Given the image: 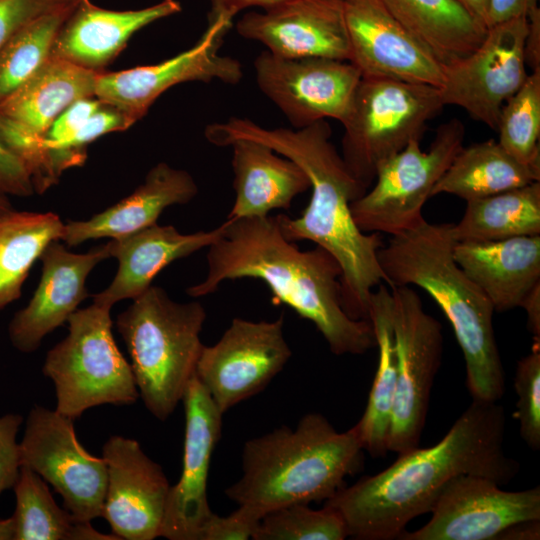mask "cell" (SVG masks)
<instances>
[{
  "instance_id": "30bf717a",
  "label": "cell",
  "mask_w": 540,
  "mask_h": 540,
  "mask_svg": "<svg viewBox=\"0 0 540 540\" xmlns=\"http://www.w3.org/2000/svg\"><path fill=\"white\" fill-rule=\"evenodd\" d=\"M391 293L397 378L388 451L401 454L419 447L441 365L443 333L411 286H393Z\"/></svg>"
},
{
  "instance_id": "d6986e66",
  "label": "cell",
  "mask_w": 540,
  "mask_h": 540,
  "mask_svg": "<svg viewBox=\"0 0 540 540\" xmlns=\"http://www.w3.org/2000/svg\"><path fill=\"white\" fill-rule=\"evenodd\" d=\"M107 483L102 517L118 539L160 537L170 484L161 466L140 444L111 436L103 446Z\"/></svg>"
},
{
  "instance_id": "2e32d148",
  "label": "cell",
  "mask_w": 540,
  "mask_h": 540,
  "mask_svg": "<svg viewBox=\"0 0 540 540\" xmlns=\"http://www.w3.org/2000/svg\"><path fill=\"white\" fill-rule=\"evenodd\" d=\"M420 529L402 540H496L507 527L540 520V487L505 491L492 479L459 475L442 489Z\"/></svg>"
},
{
  "instance_id": "484cf974",
  "label": "cell",
  "mask_w": 540,
  "mask_h": 540,
  "mask_svg": "<svg viewBox=\"0 0 540 540\" xmlns=\"http://www.w3.org/2000/svg\"><path fill=\"white\" fill-rule=\"evenodd\" d=\"M197 193L190 173L158 163L129 196L88 220L65 223L61 240L71 247L91 239H115L134 233L157 223L166 208L186 204Z\"/></svg>"
},
{
  "instance_id": "6da1fadb",
  "label": "cell",
  "mask_w": 540,
  "mask_h": 540,
  "mask_svg": "<svg viewBox=\"0 0 540 540\" xmlns=\"http://www.w3.org/2000/svg\"><path fill=\"white\" fill-rule=\"evenodd\" d=\"M506 416L497 402L472 400L435 445L399 454L383 471L343 487L325 505L343 518L348 536L399 539L415 517L431 511L444 486L459 475L509 483L519 463L504 450Z\"/></svg>"
},
{
  "instance_id": "d4e9b609",
  "label": "cell",
  "mask_w": 540,
  "mask_h": 540,
  "mask_svg": "<svg viewBox=\"0 0 540 540\" xmlns=\"http://www.w3.org/2000/svg\"><path fill=\"white\" fill-rule=\"evenodd\" d=\"M453 258L497 312L521 307L540 283V235L457 241Z\"/></svg>"
},
{
  "instance_id": "ba28073f",
  "label": "cell",
  "mask_w": 540,
  "mask_h": 540,
  "mask_svg": "<svg viewBox=\"0 0 540 540\" xmlns=\"http://www.w3.org/2000/svg\"><path fill=\"white\" fill-rule=\"evenodd\" d=\"M439 88L382 77H362L344 127L342 158L367 191L378 166L421 140L427 122L444 107Z\"/></svg>"
},
{
  "instance_id": "44dd1931",
  "label": "cell",
  "mask_w": 540,
  "mask_h": 540,
  "mask_svg": "<svg viewBox=\"0 0 540 540\" xmlns=\"http://www.w3.org/2000/svg\"><path fill=\"white\" fill-rule=\"evenodd\" d=\"M235 29L279 57L350 61L344 0H288L245 13Z\"/></svg>"
},
{
  "instance_id": "7bdbcfd3",
  "label": "cell",
  "mask_w": 540,
  "mask_h": 540,
  "mask_svg": "<svg viewBox=\"0 0 540 540\" xmlns=\"http://www.w3.org/2000/svg\"><path fill=\"white\" fill-rule=\"evenodd\" d=\"M34 192L26 167L0 140V194L29 197Z\"/></svg>"
},
{
  "instance_id": "7c38bea8",
  "label": "cell",
  "mask_w": 540,
  "mask_h": 540,
  "mask_svg": "<svg viewBox=\"0 0 540 540\" xmlns=\"http://www.w3.org/2000/svg\"><path fill=\"white\" fill-rule=\"evenodd\" d=\"M232 22L233 18L226 15L209 16L199 40L172 58L121 71H99L95 97L136 123L159 96L175 85L215 80L238 84L243 76L241 63L219 52Z\"/></svg>"
},
{
  "instance_id": "52a82bcc",
  "label": "cell",
  "mask_w": 540,
  "mask_h": 540,
  "mask_svg": "<svg viewBox=\"0 0 540 540\" xmlns=\"http://www.w3.org/2000/svg\"><path fill=\"white\" fill-rule=\"evenodd\" d=\"M111 308L93 303L67 320V336L50 349L43 374L55 386L56 411L73 420L103 405H128L138 397L129 361L112 333Z\"/></svg>"
},
{
  "instance_id": "8fae6325",
  "label": "cell",
  "mask_w": 540,
  "mask_h": 540,
  "mask_svg": "<svg viewBox=\"0 0 540 540\" xmlns=\"http://www.w3.org/2000/svg\"><path fill=\"white\" fill-rule=\"evenodd\" d=\"M19 444L21 466L51 484L76 520L91 522L102 517L106 462L80 444L73 419L35 405L28 413Z\"/></svg>"
},
{
  "instance_id": "9a60e30c",
  "label": "cell",
  "mask_w": 540,
  "mask_h": 540,
  "mask_svg": "<svg viewBox=\"0 0 540 540\" xmlns=\"http://www.w3.org/2000/svg\"><path fill=\"white\" fill-rule=\"evenodd\" d=\"M256 82L294 129L332 118L342 123L362 78L350 61L283 58L262 51L254 60Z\"/></svg>"
},
{
  "instance_id": "603a6c76",
  "label": "cell",
  "mask_w": 540,
  "mask_h": 540,
  "mask_svg": "<svg viewBox=\"0 0 540 540\" xmlns=\"http://www.w3.org/2000/svg\"><path fill=\"white\" fill-rule=\"evenodd\" d=\"M226 221L209 231L184 234L171 225L157 223L134 233L110 239L107 250L118 261L112 282L93 296V303L112 308L124 299H136L156 275L177 259L209 247L224 233Z\"/></svg>"
},
{
  "instance_id": "8992f818",
  "label": "cell",
  "mask_w": 540,
  "mask_h": 540,
  "mask_svg": "<svg viewBox=\"0 0 540 540\" xmlns=\"http://www.w3.org/2000/svg\"><path fill=\"white\" fill-rule=\"evenodd\" d=\"M206 316L199 302H176L151 285L117 317L139 397L161 421L173 413L195 376Z\"/></svg>"
},
{
  "instance_id": "e0dca14e",
  "label": "cell",
  "mask_w": 540,
  "mask_h": 540,
  "mask_svg": "<svg viewBox=\"0 0 540 540\" xmlns=\"http://www.w3.org/2000/svg\"><path fill=\"white\" fill-rule=\"evenodd\" d=\"M99 71L51 56L21 87L0 102V140L30 176L43 167L38 146L53 121L73 102L95 97Z\"/></svg>"
},
{
  "instance_id": "7a4b0ae2",
  "label": "cell",
  "mask_w": 540,
  "mask_h": 540,
  "mask_svg": "<svg viewBox=\"0 0 540 540\" xmlns=\"http://www.w3.org/2000/svg\"><path fill=\"white\" fill-rule=\"evenodd\" d=\"M326 120L300 129H267L246 118L231 117L209 124L205 136L217 146L238 139L256 141L291 159L306 173L312 191L302 215H276L284 237L308 240L329 252L339 263L342 304L353 319L369 320L370 298L382 283L388 285L378 259L380 233H365L356 225L351 203L366 191L350 173L330 141Z\"/></svg>"
},
{
  "instance_id": "f1b7e54d",
  "label": "cell",
  "mask_w": 540,
  "mask_h": 540,
  "mask_svg": "<svg viewBox=\"0 0 540 540\" xmlns=\"http://www.w3.org/2000/svg\"><path fill=\"white\" fill-rule=\"evenodd\" d=\"M386 285L377 286L370 298L369 321L374 330L379 360L365 411L353 426L363 450L373 458L384 457L388 452L397 378L392 293Z\"/></svg>"
},
{
  "instance_id": "ab89813d",
  "label": "cell",
  "mask_w": 540,
  "mask_h": 540,
  "mask_svg": "<svg viewBox=\"0 0 540 540\" xmlns=\"http://www.w3.org/2000/svg\"><path fill=\"white\" fill-rule=\"evenodd\" d=\"M22 423L20 414L0 416V496L4 491L13 489L19 476L21 459L17 435Z\"/></svg>"
},
{
  "instance_id": "83f0119b",
  "label": "cell",
  "mask_w": 540,
  "mask_h": 540,
  "mask_svg": "<svg viewBox=\"0 0 540 540\" xmlns=\"http://www.w3.org/2000/svg\"><path fill=\"white\" fill-rule=\"evenodd\" d=\"M389 13L444 67L471 54L488 27L457 0H381Z\"/></svg>"
},
{
  "instance_id": "8d00e7d4",
  "label": "cell",
  "mask_w": 540,
  "mask_h": 540,
  "mask_svg": "<svg viewBox=\"0 0 540 540\" xmlns=\"http://www.w3.org/2000/svg\"><path fill=\"white\" fill-rule=\"evenodd\" d=\"M133 124L135 123L121 111L102 104L74 134L48 143L42 142L40 138L38 145L46 157L54 183L59 181L65 170L85 163L88 144L105 134L125 131Z\"/></svg>"
},
{
  "instance_id": "74e56055",
  "label": "cell",
  "mask_w": 540,
  "mask_h": 540,
  "mask_svg": "<svg viewBox=\"0 0 540 540\" xmlns=\"http://www.w3.org/2000/svg\"><path fill=\"white\" fill-rule=\"evenodd\" d=\"M514 388L517 394L514 418L518 420L520 435L532 449L540 448V347L534 343L532 351L521 358L516 367Z\"/></svg>"
},
{
  "instance_id": "cb8c5ba5",
  "label": "cell",
  "mask_w": 540,
  "mask_h": 540,
  "mask_svg": "<svg viewBox=\"0 0 540 540\" xmlns=\"http://www.w3.org/2000/svg\"><path fill=\"white\" fill-rule=\"evenodd\" d=\"M178 0H162L135 10H110L80 0L61 27L52 56L102 71L124 49L134 33L181 11Z\"/></svg>"
},
{
  "instance_id": "5b68a950",
  "label": "cell",
  "mask_w": 540,
  "mask_h": 540,
  "mask_svg": "<svg viewBox=\"0 0 540 540\" xmlns=\"http://www.w3.org/2000/svg\"><path fill=\"white\" fill-rule=\"evenodd\" d=\"M355 429L337 431L319 413L245 442L242 475L226 496L258 518L296 503L326 501L363 465Z\"/></svg>"
},
{
  "instance_id": "d590c367",
  "label": "cell",
  "mask_w": 540,
  "mask_h": 540,
  "mask_svg": "<svg viewBox=\"0 0 540 540\" xmlns=\"http://www.w3.org/2000/svg\"><path fill=\"white\" fill-rule=\"evenodd\" d=\"M346 524L334 509L314 510L296 503L265 514L253 535L254 540H343Z\"/></svg>"
},
{
  "instance_id": "60d3db41",
  "label": "cell",
  "mask_w": 540,
  "mask_h": 540,
  "mask_svg": "<svg viewBox=\"0 0 540 540\" xmlns=\"http://www.w3.org/2000/svg\"><path fill=\"white\" fill-rule=\"evenodd\" d=\"M260 520L240 506L228 516L213 513L204 527L201 540L252 539Z\"/></svg>"
},
{
  "instance_id": "f35d334b",
  "label": "cell",
  "mask_w": 540,
  "mask_h": 540,
  "mask_svg": "<svg viewBox=\"0 0 540 540\" xmlns=\"http://www.w3.org/2000/svg\"><path fill=\"white\" fill-rule=\"evenodd\" d=\"M80 0H0V49L23 26L57 9Z\"/></svg>"
},
{
  "instance_id": "c3c4849f",
  "label": "cell",
  "mask_w": 540,
  "mask_h": 540,
  "mask_svg": "<svg viewBox=\"0 0 540 540\" xmlns=\"http://www.w3.org/2000/svg\"><path fill=\"white\" fill-rule=\"evenodd\" d=\"M540 538V520L515 523L498 536L497 540H538Z\"/></svg>"
},
{
  "instance_id": "ac0fdd59",
  "label": "cell",
  "mask_w": 540,
  "mask_h": 540,
  "mask_svg": "<svg viewBox=\"0 0 540 540\" xmlns=\"http://www.w3.org/2000/svg\"><path fill=\"white\" fill-rule=\"evenodd\" d=\"M182 401V473L179 481L170 486L160 536L169 540H201L213 514L207 499V482L212 453L221 437L223 413L196 376L190 380Z\"/></svg>"
},
{
  "instance_id": "4dcf8cb0",
  "label": "cell",
  "mask_w": 540,
  "mask_h": 540,
  "mask_svg": "<svg viewBox=\"0 0 540 540\" xmlns=\"http://www.w3.org/2000/svg\"><path fill=\"white\" fill-rule=\"evenodd\" d=\"M64 225L52 212L0 214V310L20 298L32 265L51 242L62 239Z\"/></svg>"
},
{
  "instance_id": "f907efd6",
  "label": "cell",
  "mask_w": 540,
  "mask_h": 540,
  "mask_svg": "<svg viewBox=\"0 0 540 540\" xmlns=\"http://www.w3.org/2000/svg\"><path fill=\"white\" fill-rule=\"evenodd\" d=\"M15 521L13 516L0 519V540H15Z\"/></svg>"
},
{
  "instance_id": "ee69618b",
  "label": "cell",
  "mask_w": 540,
  "mask_h": 540,
  "mask_svg": "<svg viewBox=\"0 0 540 540\" xmlns=\"http://www.w3.org/2000/svg\"><path fill=\"white\" fill-rule=\"evenodd\" d=\"M488 27L514 18L526 17L538 0H489Z\"/></svg>"
},
{
  "instance_id": "9c48e42d",
  "label": "cell",
  "mask_w": 540,
  "mask_h": 540,
  "mask_svg": "<svg viewBox=\"0 0 540 540\" xmlns=\"http://www.w3.org/2000/svg\"><path fill=\"white\" fill-rule=\"evenodd\" d=\"M464 137V124L453 118L437 128L427 151L413 140L381 163L373 188L350 205L359 229L393 236L419 224L424 204L463 147Z\"/></svg>"
},
{
  "instance_id": "bcb514c9",
  "label": "cell",
  "mask_w": 540,
  "mask_h": 540,
  "mask_svg": "<svg viewBox=\"0 0 540 540\" xmlns=\"http://www.w3.org/2000/svg\"><path fill=\"white\" fill-rule=\"evenodd\" d=\"M288 0H211L212 7L209 16L226 15L234 18L240 11L259 7L266 9Z\"/></svg>"
},
{
  "instance_id": "4fadbf2b",
  "label": "cell",
  "mask_w": 540,
  "mask_h": 540,
  "mask_svg": "<svg viewBox=\"0 0 540 540\" xmlns=\"http://www.w3.org/2000/svg\"><path fill=\"white\" fill-rule=\"evenodd\" d=\"M291 354L283 334L282 316L258 322L234 318L219 341L203 345L195 376L225 413L260 392L283 369Z\"/></svg>"
},
{
  "instance_id": "e575fe53",
  "label": "cell",
  "mask_w": 540,
  "mask_h": 540,
  "mask_svg": "<svg viewBox=\"0 0 540 540\" xmlns=\"http://www.w3.org/2000/svg\"><path fill=\"white\" fill-rule=\"evenodd\" d=\"M496 130L499 144L512 157L525 165L540 166V71L528 74L506 100Z\"/></svg>"
},
{
  "instance_id": "4316f807",
  "label": "cell",
  "mask_w": 540,
  "mask_h": 540,
  "mask_svg": "<svg viewBox=\"0 0 540 540\" xmlns=\"http://www.w3.org/2000/svg\"><path fill=\"white\" fill-rule=\"evenodd\" d=\"M235 200L227 219L263 217L288 209L293 199L310 188L302 168L265 144L233 141Z\"/></svg>"
},
{
  "instance_id": "816d5d0a",
  "label": "cell",
  "mask_w": 540,
  "mask_h": 540,
  "mask_svg": "<svg viewBox=\"0 0 540 540\" xmlns=\"http://www.w3.org/2000/svg\"><path fill=\"white\" fill-rule=\"evenodd\" d=\"M13 206L8 199V196L0 194V214L13 210Z\"/></svg>"
},
{
  "instance_id": "7dc6e473",
  "label": "cell",
  "mask_w": 540,
  "mask_h": 540,
  "mask_svg": "<svg viewBox=\"0 0 540 540\" xmlns=\"http://www.w3.org/2000/svg\"><path fill=\"white\" fill-rule=\"evenodd\" d=\"M527 315V328L533 336L534 343H540V283L526 296L522 305Z\"/></svg>"
},
{
  "instance_id": "681fc988",
  "label": "cell",
  "mask_w": 540,
  "mask_h": 540,
  "mask_svg": "<svg viewBox=\"0 0 540 540\" xmlns=\"http://www.w3.org/2000/svg\"><path fill=\"white\" fill-rule=\"evenodd\" d=\"M473 17L488 27L489 0H457Z\"/></svg>"
},
{
  "instance_id": "3957f363",
  "label": "cell",
  "mask_w": 540,
  "mask_h": 540,
  "mask_svg": "<svg viewBox=\"0 0 540 540\" xmlns=\"http://www.w3.org/2000/svg\"><path fill=\"white\" fill-rule=\"evenodd\" d=\"M207 264L205 279L187 288L189 296H207L225 280L259 279L274 301L316 326L332 353L360 355L376 347L371 322L343 308L337 260L320 246L300 250L284 237L276 215L227 219L223 235L208 247Z\"/></svg>"
},
{
  "instance_id": "ffe728a7",
  "label": "cell",
  "mask_w": 540,
  "mask_h": 540,
  "mask_svg": "<svg viewBox=\"0 0 540 540\" xmlns=\"http://www.w3.org/2000/svg\"><path fill=\"white\" fill-rule=\"evenodd\" d=\"M350 62L362 77L440 88L444 66L385 8L381 0H344Z\"/></svg>"
},
{
  "instance_id": "7402d4cb",
  "label": "cell",
  "mask_w": 540,
  "mask_h": 540,
  "mask_svg": "<svg viewBox=\"0 0 540 540\" xmlns=\"http://www.w3.org/2000/svg\"><path fill=\"white\" fill-rule=\"evenodd\" d=\"M109 257L106 244L79 254L70 252L59 240L51 242L40 257L42 271L37 289L8 325L12 346L22 353L37 350L44 337L67 322L88 296L89 274Z\"/></svg>"
},
{
  "instance_id": "d6a6232c",
  "label": "cell",
  "mask_w": 540,
  "mask_h": 540,
  "mask_svg": "<svg viewBox=\"0 0 540 540\" xmlns=\"http://www.w3.org/2000/svg\"><path fill=\"white\" fill-rule=\"evenodd\" d=\"M16 508L15 540H110L95 530L91 522H80L59 507L50 493L47 482L36 472L21 466L13 487Z\"/></svg>"
},
{
  "instance_id": "f546056e",
  "label": "cell",
  "mask_w": 540,
  "mask_h": 540,
  "mask_svg": "<svg viewBox=\"0 0 540 540\" xmlns=\"http://www.w3.org/2000/svg\"><path fill=\"white\" fill-rule=\"evenodd\" d=\"M540 181V166L525 165L494 139L462 147L436 183L432 196L446 193L465 201Z\"/></svg>"
},
{
  "instance_id": "277c9868",
  "label": "cell",
  "mask_w": 540,
  "mask_h": 540,
  "mask_svg": "<svg viewBox=\"0 0 540 540\" xmlns=\"http://www.w3.org/2000/svg\"><path fill=\"white\" fill-rule=\"evenodd\" d=\"M452 223H430L391 236L378 252L388 286H418L450 321L462 350L468 390L474 400L497 402L505 372L493 328L492 303L453 258Z\"/></svg>"
},
{
  "instance_id": "b9f144b4",
  "label": "cell",
  "mask_w": 540,
  "mask_h": 540,
  "mask_svg": "<svg viewBox=\"0 0 540 540\" xmlns=\"http://www.w3.org/2000/svg\"><path fill=\"white\" fill-rule=\"evenodd\" d=\"M102 104L96 97L82 98L73 102L53 121L40 140L46 143L54 142L74 134Z\"/></svg>"
},
{
  "instance_id": "836d02e7",
  "label": "cell",
  "mask_w": 540,
  "mask_h": 540,
  "mask_svg": "<svg viewBox=\"0 0 540 540\" xmlns=\"http://www.w3.org/2000/svg\"><path fill=\"white\" fill-rule=\"evenodd\" d=\"M76 5L35 18L0 49V102L28 81L52 56L56 37Z\"/></svg>"
},
{
  "instance_id": "f6af8a7d",
  "label": "cell",
  "mask_w": 540,
  "mask_h": 540,
  "mask_svg": "<svg viewBox=\"0 0 540 540\" xmlns=\"http://www.w3.org/2000/svg\"><path fill=\"white\" fill-rule=\"evenodd\" d=\"M527 32L524 41V60L532 72L540 71V9L532 8L526 16Z\"/></svg>"
},
{
  "instance_id": "1f68e13d",
  "label": "cell",
  "mask_w": 540,
  "mask_h": 540,
  "mask_svg": "<svg viewBox=\"0 0 540 540\" xmlns=\"http://www.w3.org/2000/svg\"><path fill=\"white\" fill-rule=\"evenodd\" d=\"M453 224L456 241H497L540 235V181L466 201Z\"/></svg>"
},
{
  "instance_id": "5bb4252c",
  "label": "cell",
  "mask_w": 540,
  "mask_h": 540,
  "mask_svg": "<svg viewBox=\"0 0 540 540\" xmlns=\"http://www.w3.org/2000/svg\"><path fill=\"white\" fill-rule=\"evenodd\" d=\"M526 32V17L489 26L477 49L444 67L439 88L443 104L459 106L474 120L496 130L502 106L528 77Z\"/></svg>"
}]
</instances>
